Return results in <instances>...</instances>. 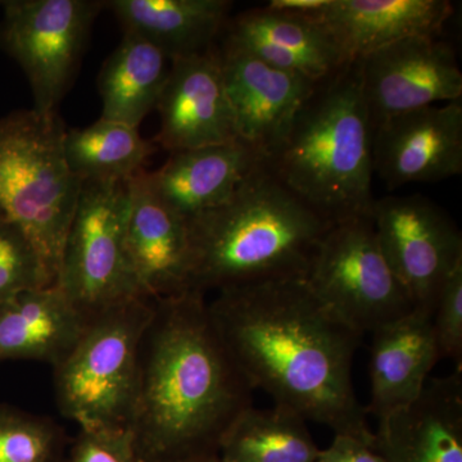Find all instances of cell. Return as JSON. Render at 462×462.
<instances>
[{
  "label": "cell",
  "mask_w": 462,
  "mask_h": 462,
  "mask_svg": "<svg viewBox=\"0 0 462 462\" xmlns=\"http://www.w3.org/2000/svg\"><path fill=\"white\" fill-rule=\"evenodd\" d=\"M216 331L252 389L275 406L375 446L352 364L363 334L337 318L305 278L221 289L208 303Z\"/></svg>",
  "instance_id": "obj_1"
},
{
  "label": "cell",
  "mask_w": 462,
  "mask_h": 462,
  "mask_svg": "<svg viewBox=\"0 0 462 462\" xmlns=\"http://www.w3.org/2000/svg\"><path fill=\"white\" fill-rule=\"evenodd\" d=\"M141 352V388L132 430L148 462H199L218 456L236 418L254 406L205 293L154 300Z\"/></svg>",
  "instance_id": "obj_2"
},
{
  "label": "cell",
  "mask_w": 462,
  "mask_h": 462,
  "mask_svg": "<svg viewBox=\"0 0 462 462\" xmlns=\"http://www.w3.org/2000/svg\"><path fill=\"white\" fill-rule=\"evenodd\" d=\"M190 291L305 278L331 226L261 162L224 205L187 220Z\"/></svg>",
  "instance_id": "obj_3"
},
{
  "label": "cell",
  "mask_w": 462,
  "mask_h": 462,
  "mask_svg": "<svg viewBox=\"0 0 462 462\" xmlns=\"http://www.w3.org/2000/svg\"><path fill=\"white\" fill-rule=\"evenodd\" d=\"M373 135L360 60H352L316 83L264 163L327 223H340L370 215Z\"/></svg>",
  "instance_id": "obj_4"
},
{
  "label": "cell",
  "mask_w": 462,
  "mask_h": 462,
  "mask_svg": "<svg viewBox=\"0 0 462 462\" xmlns=\"http://www.w3.org/2000/svg\"><path fill=\"white\" fill-rule=\"evenodd\" d=\"M66 132L58 112L18 109L0 120V211L32 242L50 285L83 185L67 165Z\"/></svg>",
  "instance_id": "obj_5"
},
{
  "label": "cell",
  "mask_w": 462,
  "mask_h": 462,
  "mask_svg": "<svg viewBox=\"0 0 462 462\" xmlns=\"http://www.w3.org/2000/svg\"><path fill=\"white\" fill-rule=\"evenodd\" d=\"M154 300L138 298L87 322L54 369L58 409L80 428H132L141 388V352Z\"/></svg>",
  "instance_id": "obj_6"
},
{
  "label": "cell",
  "mask_w": 462,
  "mask_h": 462,
  "mask_svg": "<svg viewBox=\"0 0 462 462\" xmlns=\"http://www.w3.org/2000/svg\"><path fill=\"white\" fill-rule=\"evenodd\" d=\"M126 182H83L60 260L58 287L90 320L145 298L126 251Z\"/></svg>",
  "instance_id": "obj_7"
},
{
  "label": "cell",
  "mask_w": 462,
  "mask_h": 462,
  "mask_svg": "<svg viewBox=\"0 0 462 462\" xmlns=\"http://www.w3.org/2000/svg\"><path fill=\"white\" fill-rule=\"evenodd\" d=\"M305 281L322 305L363 336L413 311L411 297L380 247L370 215L331 225Z\"/></svg>",
  "instance_id": "obj_8"
},
{
  "label": "cell",
  "mask_w": 462,
  "mask_h": 462,
  "mask_svg": "<svg viewBox=\"0 0 462 462\" xmlns=\"http://www.w3.org/2000/svg\"><path fill=\"white\" fill-rule=\"evenodd\" d=\"M0 7V48L25 72L33 111L57 114L105 2L5 0Z\"/></svg>",
  "instance_id": "obj_9"
},
{
  "label": "cell",
  "mask_w": 462,
  "mask_h": 462,
  "mask_svg": "<svg viewBox=\"0 0 462 462\" xmlns=\"http://www.w3.org/2000/svg\"><path fill=\"white\" fill-rule=\"evenodd\" d=\"M370 217L413 310L433 316L443 282L462 263L460 230L440 207L419 194L374 199Z\"/></svg>",
  "instance_id": "obj_10"
},
{
  "label": "cell",
  "mask_w": 462,
  "mask_h": 462,
  "mask_svg": "<svg viewBox=\"0 0 462 462\" xmlns=\"http://www.w3.org/2000/svg\"><path fill=\"white\" fill-rule=\"evenodd\" d=\"M373 126L394 116L461 100L462 72L454 48L439 35H418L360 60Z\"/></svg>",
  "instance_id": "obj_11"
},
{
  "label": "cell",
  "mask_w": 462,
  "mask_h": 462,
  "mask_svg": "<svg viewBox=\"0 0 462 462\" xmlns=\"http://www.w3.org/2000/svg\"><path fill=\"white\" fill-rule=\"evenodd\" d=\"M373 165L389 189L461 175V100L394 116L376 125Z\"/></svg>",
  "instance_id": "obj_12"
},
{
  "label": "cell",
  "mask_w": 462,
  "mask_h": 462,
  "mask_svg": "<svg viewBox=\"0 0 462 462\" xmlns=\"http://www.w3.org/2000/svg\"><path fill=\"white\" fill-rule=\"evenodd\" d=\"M225 90L239 141L269 160L284 141L316 83L223 44Z\"/></svg>",
  "instance_id": "obj_13"
},
{
  "label": "cell",
  "mask_w": 462,
  "mask_h": 462,
  "mask_svg": "<svg viewBox=\"0 0 462 462\" xmlns=\"http://www.w3.org/2000/svg\"><path fill=\"white\" fill-rule=\"evenodd\" d=\"M157 109L154 142L171 153L239 141L218 48L172 60Z\"/></svg>",
  "instance_id": "obj_14"
},
{
  "label": "cell",
  "mask_w": 462,
  "mask_h": 462,
  "mask_svg": "<svg viewBox=\"0 0 462 462\" xmlns=\"http://www.w3.org/2000/svg\"><path fill=\"white\" fill-rule=\"evenodd\" d=\"M127 187L126 251L143 294L163 300L190 291L187 220L161 199L147 170L130 179Z\"/></svg>",
  "instance_id": "obj_15"
},
{
  "label": "cell",
  "mask_w": 462,
  "mask_h": 462,
  "mask_svg": "<svg viewBox=\"0 0 462 462\" xmlns=\"http://www.w3.org/2000/svg\"><path fill=\"white\" fill-rule=\"evenodd\" d=\"M374 448L385 462H462V374L428 380L420 397L379 420Z\"/></svg>",
  "instance_id": "obj_16"
},
{
  "label": "cell",
  "mask_w": 462,
  "mask_h": 462,
  "mask_svg": "<svg viewBox=\"0 0 462 462\" xmlns=\"http://www.w3.org/2000/svg\"><path fill=\"white\" fill-rule=\"evenodd\" d=\"M225 30L224 44L314 83L346 63L330 33L312 16L267 7L249 9L229 20Z\"/></svg>",
  "instance_id": "obj_17"
},
{
  "label": "cell",
  "mask_w": 462,
  "mask_h": 462,
  "mask_svg": "<svg viewBox=\"0 0 462 462\" xmlns=\"http://www.w3.org/2000/svg\"><path fill=\"white\" fill-rule=\"evenodd\" d=\"M452 14L448 0H329L310 16L352 62L402 39L439 35Z\"/></svg>",
  "instance_id": "obj_18"
},
{
  "label": "cell",
  "mask_w": 462,
  "mask_h": 462,
  "mask_svg": "<svg viewBox=\"0 0 462 462\" xmlns=\"http://www.w3.org/2000/svg\"><path fill=\"white\" fill-rule=\"evenodd\" d=\"M372 334V397L366 412L383 420L420 397L440 358L431 316L418 310Z\"/></svg>",
  "instance_id": "obj_19"
},
{
  "label": "cell",
  "mask_w": 462,
  "mask_h": 462,
  "mask_svg": "<svg viewBox=\"0 0 462 462\" xmlns=\"http://www.w3.org/2000/svg\"><path fill=\"white\" fill-rule=\"evenodd\" d=\"M261 162L254 149L236 141L172 152L148 179L161 199L189 220L227 202Z\"/></svg>",
  "instance_id": "obj_20"
},
{
  "label": "cell",
  "mask_w": 462,
  "mask_h": 462,
  "mask_svg": "<svg viewBox=\"0 0 462 462\" xmlns=\"http://www.w3.org/2000/svg\"><path fill=\"white\" fill-rule=\"evenodd\" d=\"M87 322L58 285L23 291L0 305V363L33 360L56 367Z\"/></svg>",
  "instance_id": "obj_21"
},
{
  "label": "cell",
  "mask_w": 462,
  "mask_h": 462,
  "mask_svg": "<svg viewBox=\"0 0 462 462\" xmlns=\"http://www.w3.org/2000/svg\"><path fill=\"white\" fill-rule=\"evenodd\" d=\"M124 33L158 48L170 60L205 53L229 23L227 0H112Z\"/></svg>",
  "instance_id": "obj_22"
},
{
  "label": "cell",
  "mask_w": 462,
  "mask_h": 462,
  "mask_svg": "<svg viewBox=\"0 0 462 462\" xmlns=\"http://www.w3.org/2000/svg\"><path fill=\"white\" fill-rule=\"evenodd\" d=\"M170 66L171 60L151 42L124 33L99 72L100 118L138 129L145 116L157 108Z\"/></svg>",
  "instance_id": "obj_23"
},
{
  "label": "cell",
  "mask_w": 462,
  "mask_h": 462,
  "mask_svg": "<svg viewBox=\"0 0 462 462\" xmlns=\"http://www.w3.org/2000/svg\"><path fill=\"white\" fill-rule=\"evenodd\" d=\"M319 448L300 413L273 406L245 410L221 440L226 462H315Z\"/></svg>",
  "instance_id": "obj_24"
},
{
  "label": "cell",
  "mask_w": 462,
  "mask_h": 462,
  "mask_svg": "<svg viewBox=\"0 0 462 462\" xmlns=\"http://www.w3.org/2000/svg\"><path fill=\"white\" fill-rule=\"evenodd\" d=\"M67 165L81 182H126L139 172L156 147L138 129L100 120L66 132Z\"/></svg>",
  "instance_id": "obj_25"
},
{
  "label": "cell",
  "mask_w": 462,
  "mask_h": 462,
  "mask_svg": "<svg viewBox=\"0 0 462 462\" xmlns=\"http://www.w3.org/2000/svg\"><path fill=\"white\" fill-rule=\"evenodd\" d=\"M65 447L57 422L0 403V462H65Z\"/></svg>",
  "instance_id": "obj_26"
},
{
  "label": "cell",
  "mask_w": 462,
  "mask_h": 462,
  "mask_svg": "<svg viewBox=\"0 0 462 462\" xmlns=\"http://www.w3.org/2000/svg\"><path fill=\"white\" fill-rule=\"evenodd\" d=\"M51 287L38 252L16 225L0 224V305L32 289Z\"/></svg>",
  "instance_id": "obj_27"
},
{
  "label": "cell",
  "mask_w": 462,
  "mask_h": 462,
  "mask_svg": "<svg viewBox=\"0 0 462 462\" xmlns=\"http://www.w3.org/2000/svg\"><path fill=\"white\" fill-rule=\"evenodd\" d=\"M439 358L461 367L462 360V263L447 276L431 316Z\"/></svg>",
  "instance_id": "obj_28"
},
{
  "label": "cell",
  "mask_w": 462,
  "mask_h": 462,
  "mask_svg": "<svg viewBox=\"0 0 462 462\" xmlns=\"http://www.w3.org/2000/svg\"><path fill=\"white\" fill-rule=\"evenodd\" d=\"M69 462H148L136 446L132 428H80Z\"/></svg>",
  "instance_id": "obj_29"
},
{
  "label": "cell",
  "mask_w": 462,
  "mask_h": 462,
  "mask_svg": "<svg viewBox=\"0 0 462 462\" xmlns=\"http://www.w3.org/2000/svg\"><path fill=\"white\" fill-rule=\"evenodd\" d=\"M315 462H385L382 455L363 440L354 437L334 434L328 448L319 451Z\"/></svg>",
  "instance_id": "obj_30"
},
{
  "label": "cell",
  "mask_w": 462,
  "mask_h": 462,
  "mask_svg": "<svg viewBox=\"0 0 462 462\" xmlns=\"http://www.w3.org/2000/svg\"><path fill=\"white\" fill-rule=\"evenodd\" d=\"M328 3L329 0H272L266 7L273 9V11L310 16V14H315L321 11Z\"/></svg>",
  "instance_id": "obj_31"
},
{
  "label": "cell",
  "mask_w": 462,
  "mask_h": 462,
  "mask_svg": "<svg viewBox=\"0 0 462 462\" xmlns=\"http://www.w3.org/2000/svg\"><path fill=\"white\" fill-rule=\"evenodd\" d=\"M199 462H226L224 461L223 458L218 457V456H216V457L207 458V460L199 461Z\"/></svg>",
  "instance_id": "obj_32"
},
{
  "label": "cell",
  "mask_w": 462,
  "mask_h": 462,
  "mask_svg": "<svg viewBox=\"0 0 462 462\" xmlns=\"http://www.w3.org/2000/svg\"><path fill=\"white\" fill-rule=\"evenodd\" d=\"M5 221H7V220H5V215H3V212L0 211V224L5 223Z\"/></svg>",
  "instance_id": "obj_33"
}]
</instances>
